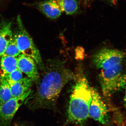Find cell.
Masks as SVG:
<instances>
[{
	"instance_id": "6da1fadb",
	"label": "cell",
	"mask_w": 126,
	"mask_h": 126,
	"mask_svg": "<svg viewBox=\"0 0 126 126\" xmlns=\"http://www.w3.org/2000/svg\"><path fill=\"white\" fill-rule=\"evenodd\" d=\"M41 69L35 90L24 103L31 110L53 109L63 88L76 77L65 63L59 59L49 60Z\"/></svg>"
},
{
	"instance_id": "7a4b0ae2",
	"label": "cell",
	"mask_w": 126,
	"mask_h": 126,
	"mask_svg": "<svg viewBox=\"0 0 126 126\" xmlns=\"http://www.w3.org/2000/svg\"><path fill=\"white\" fill-rule=\"evenodd\" d=\"M76 82L70 96L65 124L85 126L89 118L92 90L82 69L76 75Z\"/></svg>"
},
{
	"instance_id": "3957f363",
	"label": "cell",
	"mask_w": 126,
	"mask_h": 126,
	"mask_svg": "<svg viewBox=\"0 0 126 126\" xmlns=\"http://www.w3.org/2000/svg\"><path fill=\"white\" fill-rule=\"evenodd\" d=\"M98 78L104 96L109 99L115 93L125 88L126 70L121 63L98 69Z\"/></svg>"
},
{
	"instance_id": "277c9868",
	"label": "cell",
	"mask_w": 126,
	"mask_h": 126,
	"mask_svg": "<svg viewBox=\"0 0 126 126\" xmlns=\"http://www.w3.org/2000/svg\"><path fill=\"white\" fill-rule=\"evenodd\" d=\"M17 30L13 37L20 51L21 54L33 59L38 67L41 69L44 64L39 51L24 27L19 16L17 17Z\"/></svg>"
},
{
	"instance_id": "5b68a950",
	"label": "cell",
	"mask_w": 126,
	"mask_h": 126,
	"mask_svg": "<svg viewBox=\"0 0 126 126\" xmlns=\"http://www.w3.org/2000/svg\"><path fill=\"white\" fill-rule=\"evenodd\" d=\"M126 59V52L104 48L93 56V63L98 69L121 63Z\"/></svg>"
},
{
	"instance_id": "8992f818",
	"label": "cell",
	"mask_w": 126,
	"mask_h": 126,
	"mask_svg": "<svg viewBox=\"0 0 126 126\" xmlns=\"http://www.w3.org/2000/svg\"><path fill=\"white\" fill-rule=\"evenodd\" d=\"M92 99L89 107V117L106 126L110 123L109 110L97 90L91 87Z\"/></svg>"
},
{
	"instance_id": "52a82bcc",
	"label": "cell",
	"mask_w": 126,
	"mask_h": 126,
	"mask_svg": "<svg viewBox=\"0 0 126 126\" xmlns=\"http://www.w3.org/2000/svg\"><path fill=\"white\" fill-rule=\"evenodd\" d=\"M32 92L31 89L21 96L12 97L5 102L0 104V126L10 125L16 113Z\"/></svg>"
},
{
	"instance_id": "ba28073f",
	"label": "cell",
	"mask_w": 126,
	"mask_h": 126,
	"mask_svg": "<svg viewBox=\"0 0 126 126\" xmlns=\"http://www.w3.org/2000/svg\"><path fill=\"white\" fill-rule=\"evenodd\" d=\"M17 67L28 78L35 82L39 77L38 66L33 59L21 54L17 57Z\"/></svg>"
},
{
	"instance_id": "9c48e42d",
	"label": "cell",
	"mask_w": 126,
	"mask_h": 126,
	"mask_svg": "<svg viewBox=\"0 0 126 126\" xmlns=\"http://www.w3.org/2000/svg\"><path fill=\"white\" fill-rule=\"evenodd\" d=\"M38 7L47 17L55 19L60 16L61 11L56 0H47L40 2Z\"/></svg>"
},
{
	"instance_id": "30bf717a",
	"label": "cell",
	"mask_w": 126,
	"mask_h": 126,
	"mask_svg": "<svg viewBox=\"0 0 126 126\" xmlns=\"http://www.w3.org/2000/svg\"><path fill=\"white\" fill-rule=\"evenodd\" d=\"M8 82L10 86L12 96L16 97L21 96L31 90L34 82L31 79L26 77L17 82Z\"/></svg>"
},
{
	"instance_id": "8fae6325",
	"label": "cell",
	"mask_w": 126,
	"mask_h": 126,
	"mask_svg": "<svg viewBox=\"0 0 126 126\" xmlns=\"http://www.w3.org/2000/svg\"><path fill=\"white\" fill-rule=\"evenodd\" d=\"M13 38L11 22L3 23L0 25V57Z\"/></svg>"
},
{
	"instance_id": "7c38bea8",
	"label": "cell",
	"mask_w": 126,
	"mask_h": 126,
	"mask_svg": "<svg viewBox=\"0 0 126 126\" xmlns=\"http://www.w3.org/2000/svg\"><path fill=\"white\" fill-rule=\"evenodd\" d=\"M17 57L12 56H1L0 67L2 72L1 76L10 73L17 67Z\"/></svg>"
},
{
	"instance_id": "4fadbf2b",
	"label": "cell",
	"mask_w": 126,
	"mask_h": 126,
	"mask_svg": "<svg viewBox=\"0 0 126 126\" xmlns=\"http://www.w3.org/2000/svg\"><path fill=\"white\" fill-rule=\"evenodd\" d=\"M61 11L67 15L74 14L78 9L77 0H56Z\"/></svg>"
},
{
	"instance_id": "5bb4252c",
	"label": "cell",
	"mask_w": 126,
	"mask_h": 126,
	"mask_svg": "<svg viewBox=\"0 0 126 126\" xmlns=\"http://www.w3.org/2000/svg\"><path fill=\"white\" fill-rule=\"evenodd\" d=\"M11 89L9 83L4 77L0 79V104L5 102L12 97Z\"/></svg>"
},
{
	"instance_id": "9a60e30c",
	"label": "cell",
	"mask_w": 126,
	"mask_h": 126,
	"mask_svg": "<svg viewBox=\"0 0 126 126\" xmlns=\"http://www.w3.org/2000/svg\"><path fill=\"white\" fill-rule=\"evenodd\" d=\"M21 54L14 38L9 43L5 49L2 56H12L18 57Z\"/></svg>"
},
{
	"instance_id": "2e32d148",
	"label": "cell",
	"mask_w": 126,
	"mask_h": 126,
	"mask_svg": "<svg viewBox=\"0 0 126 126\" xmlns=\"http://www.w3.org/2000/svg\"><path fill=\"white\" fill-rule=\"evenodd\" d=\"M8 82H16L21 80L23 78V73L18 68L9 74L2 75Z\"/></svg>"
},
{
	"instance_id": "e0dca14e",
	"label": "cell",
	"mask_w": 126,
	"mask_h": 126,
	"mask_svg": "<svg viewBox=\"0 0 126 126\" xmlns=\"http://www.w3.org/2000/svg\"><path fill=\"white\" fill-rule=\"evenodd\" d=\"M125 88H126V92H125V96H124V106H125V108H126V86Z\"/></svg>"
},
{
	"instance_id": "ac0fdd59",
	"label": "cell",
	"mask_w": 126,
	"mask_h": 126,
	"mask_svg": "<svg viewBox=\"0 0 126 126\" xmlns=\"http://www.w3.org/2000/svg\"><path fill=\"white\" fill-rule=\"evenodd\" d=\"M12 126H28L25 124H23V123H16L14 124Z\"/></svg>"
},
{
	"instance_id": "d6986e66",
	"label": "cell",
	"mask_w": 126,
	"mask_h": 126,
	"mask_svg": "<svg viewBox=\"0 0 126 126\" xmlns=\"http://www.w3.org/2000/svg\"><path fill=\"white\" fill-rule=\"evenodd\" d=\"M108 0L110 2H112V3H115L116 0Z\"/></svg>"
},
{
	"instance_id": "ffe728a7",
	"label": "cell",
	"mask_w": 126,
	"mask_h": 126,
	"mask_svg": "<svg viewBox=\"0 0 126 126\" xmlns=\"http://www.w3.org/2000/svg\"></svg>"
}]
</instances>
